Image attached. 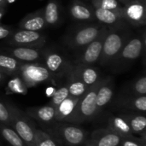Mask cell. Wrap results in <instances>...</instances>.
<instances>
[{
  "mask_svg": "<svg viewBox=\"0 0 146 146\" xmlns=\"http://www.w3.org/2000/svg\"><path fill=\"white\" fill-rule=\"evenodd\" d=\"M133 34L132 27L124 20L108 27L98 63L103 67H109Z\"/></svg>",
  "mask_w": 146,
  "mask_h": 146,
  "instance_id": "cell-1",
  "label": "cell"
},
{
  "mask_svg": "<svg viewBox=\"0 0 146 146\" xmlns=\"http://www.w3.org/2000/svg\"><path fill=\"white\" fill-rule=\"evenodd\" d=\"M145 31L143 28L141 33H133L131 36L109 67L116 74L127 71L141 56L145 55Z\"/></svg>",
  "mask_w": 146,
  "mask_h": 146,
  "instance_id": "cell-2",
  "label": "cell"
},
{
  "mask_svg": "<svg viewBox=\"0 0 146 146\" xmlns=\"http://www.w3.org/2000/svg\"><path fill=\"white\" fill-rule=\"evenodd\" d=\"M42 130L47 133L61 146L84 145L88 138L86 130L75 124L68 122L54 121Z\"/></svg>",
  "mask_w": 146,
  "mask_h": 146,
  "instance_id": "cell-3",
  "label": "cell"
},
{
  "mask_svg": "<svg viewBox=\"0 0 146 146\" xmlns=\"http://www.w3.org/2000/svg\"><path fill=\"white\" fill-rule=\"evenodd\" d=\"M104 26L101 23H89L76 26L63 38V43L71 50L78 52L98 36Z\"/></svg>",
  "mask_w": 146,
  "mask_h": 146,
  "instance_id": "cell-4",
  "label": "cell"
},
{
  "mask_svg": "<svg viewBox=\"0 0 146 146\" xmlns=\"http://www.w3.org/2000/svg\"><path fill=\"white\" fill-rule=\"evenodd\" d=\"M11 122L10 127L17 133L27 146H36V127L25 112L21 111L16 106L8 104Z\"/></svg>",
  "mask_w": 146,
  "mask_h": 146,
  "instance_id": "cell-5",
  "label": "cell"
},
{
  "mask_svg": "<svg viewBox=\"0 0 146 146\" xmlns=\"http://www.w3.org/2000/svg\"><path fill=\"white\" fill-rule=\"evenodd\" d=\"M100 80L97 84L89 87L85 94L80 98L75 108L74 119L72 121L73 124H80L90 121L98 115L96 96Z\"/></svg>",
  "mask_w": 146,
  "mask_h": 146,
  "instance_id": "cell-6",
  "label": "cell"
},
{
  "mask_svg": "<svg viewBox=\"0 0 146 146\" xmlns=\"http://www.w3.org/2000/svg\"><path fill=\"white\" fill-rule=\"evenodd\" d=\"M107 32L108 27L104 26L100 30L98 36L92 42L77 52L74 63L85 66H92L96 62H98Z\"/></svg>",
  "mask_w": 146,
  "mask_h": 146,
  "instance_id": "cell-7",
  "label": "cell"
},
{
  "mask_svg": "<svg viewBox=\"0 0 146 146\" xmlns=\"http://www.w3.org/2000/svg\"><path fill=\"white\" fill-rule=\"evenodd\" d=\"M17 76L20 77L27 88L38 86L53 79V76L45 66L36 62H22Z\"/></svg>",
  "mask_w": 146,
  "mask_h": 146,
  "instance_id": "cell-8",
  "label": "cell"
},
{
  "mask_svg": "<svg viewBox=\"0 0 146 146\" xmlns=\"http://www.w3.org/2000/svg\"><path fill=\"white\" fill-rule=\"evenodd\" d=\"M43 56L45 67L53 78L61 79L66 77L74 64L64 55L50 49L43 50Z\"/></svg>",
  "mask_w": 146,
  "mask_h": 146,
  "instance_id": "cell-9",
  "label": "cell"
},
{
  "mask_svg": "<svg viewBox=\"0 0 146 146\" xmlns=\"http://www.w3.org/2000/svg\"><path fill=\"white\" fill-rule=\"evenodd\" d=\"M6 43L9 46H21L28 48L42 49L46 43V36L40 32L18 30L7 38Z\"/></svg>",
  "mask_w": 146,
  "mask_h": 146,
  "instance_id": "cell-10",
  "label": "cell"
},
{
  "mask_svg": "<svg viewBox=\"0 0 146 146\" xmlns=\"http://www.w3.org/2000/svg\"><path fill=\"white\" fill-rule=\"evenodd\" d=\"M123 20L131 27H145L146 24V3L132 0L123 5Z\"/></svg>",
  "mask_w": 146,
  "mask_h": 146,
  "instance_id": "cell-11",
  "label": "cell"
},
{
  "mask_svg": "<svg viewBox=\"0 0 146 146\" xmlns=\"http://www.w3.org/2000/svg\"><path fill=\"white\" fill-rule=\"evenodd\" d=\"M114 107L122 113H145L146 96H133L122 92L114 103Z\"/></svg>",
  "mask_w": 146,
  "mask_h": 146,
  "instance_id": "cell-12",
  "label": "cell"
},
{
  "mask_svg": "<svg viewBox=\"0 0 146 146\" xmlns=\"http://www.w3.org/2000/svg\"><path fill=\"white\" fill-rule=\"evenodd\" d=\"M122 138L109 128L94 130L87 138L84 146H120Z\"/></svg>",
  "mask_w": 146,
  "mask_h": 146,
  "instance_id": "cell-13",
  "label": "cell"
},
{
  "mask_svg": "<svg viewBox=\"0 0 146 146\" xmlns=\"http://www.w3.org/2000/svg\"><path fill=\"white\" fill-rule=\"evenodd\" d=\"M4 51L7 55L24 63L36 62L43 56L42 49L21 46H9L4 48Z\"/></svg>",
  "mask_w": 146,
  "mask_h": 146,
  "instance_id": "cell-14",
  "label": "cell"
},
{
  "mask_svg": "<svg viewBox=\"0 0 146 146\" xmlns=\"http://www.w3.org/2000/svg\"><path fill=\"white\" fill-rule=\"evenodd\" d=\"M25 113L31 120H34L39 123L43 127V129L56 121V110L50 104L41 107H30L26 110Z\"/></svg>",
  "mask_w": 146,
  "mask_h": 146,
  "instance_id": "cell-15",
  "label": "cell"
},
{
  "mask_svg": "<svg viewBox=\"0 0 146 146\" xmlns=\"http://www.w3.org/2000/svg\"><path fill=\"white\" fill-rule=\"evenodd\" d=\"M115 92V81L110 76L107 78H102L96 96V105L98 110V114L101 111L113 98Z\"/></svg>",
  "mask_w": 146,
  "mask_h": 146,
  "instance_id": "cell-16",
  "label": "cell"
},
{
  "mask_svg": "<svg viewBox=\"0 0 146 146\" xmlns=\"http://www.w3.org/2000/svg\"><path fill=\"white\" fill-rule=\"evenodd\" d=\"M68 11L70 16L77 21H95L94 10L92 6L87 5L81 0H71Z\"/></svg>",
  "mask_w": 146,
  "mask_h": 146,
  "instance_id": "cell-17",
  "label": "cell"
},
{
  "mask_svg": "<svg viewBox=\"0 0 146 146\" xmlns=\"http://www.w3.org/2000/svg\"><path fill=\"white\" fill-rule=\"evenodd\" d=\"M45 27L47 25L44 16V8L27 15L19 22V29L21 30L39 32Z\"/></svg>",
  "mask_w": 146,
  "mask_h": 146,
  "instance_id": "cell-18",
  "label": "cell"
},
{
  "mask_svg": "<svg viewBox=\"0 0 146 146\" xmlns=\"http://www.w3.org/2000/svg\"><path fill=\"white\" fill-rule=\"evenodd\" d=\"M79 99L80 98H73L68 96L56 110L55 121L72 123Z\"/></svg>",
  "mask_w": 146,
  "mask_h": 146,
  "instance_id": "cell-19",
  "label": "cell"
},
{
  "mask_svg": "<svg viewBox=\"0 0 146 146\" xmlns=\"http://www.w3.org/2000/svg\"><path fill=\"white\" fill-rule=\"evenodd\" d=\"M66 86L68 95L73 98H81L88 90V87L81 81L78 74L74 69V64L66 75Z\"/></svg>",
  "mask_w": 146,
  "mask_h": 146,
  "instance_id": "cell-20",
  "label": "cell"
},
{
  "mask_svg": "<svg viewBox=\"0 0 146 146\" xmlns=\"http://www.w3.org/2000/svg\"><path fill=\"white\" fill-rule=\"evenodd\" d=\"M74 69L81 81L89 88L97 84L102 78L99 70L93 66H85L74 63Z\"/></svg>",
  "mask_w": 146,
  "mask_h": 146,
  "instance_id": "cell-21",
  "label": "cell"
},
{
  "mask_svg": "<svg viewBox=\"0 0 146 146\" xmlns=\"http://www.w3.org/2000/svg\"><path fill=\"white\" fill-rule=\"evenodd\" d=\"M120 115L127 122L133 135L140 137L145 134L146 118L144 115L138 113H121Z\"/></svg>",
  "mask_w": 146,
  "mask_h": 146,
  "instance_id": "cell-22",
  "label": "cell"
},
{
  "mask_svg": "<svg viewBox=\"0 0 146 146\" xmlns=\"http://www.w3.org/2000/svg\"><path fill=\"white\" fill-rule=\"evenodd\" d=\"M93 10L96 21L107 27H111L123 20V11L108 10L98 8H93Z\"/></svg>",
  "mask_w": 146,
  "mask_h": 146,
  "instance_id": "cell-23",
  "label": "cell"
},
{
  "mask_svg": "<svg viewBox=\"0 0 146 146\" xmlns=\"http://www.w3.org/2000/svg\"><path fill=\"white\" fill-rule=\"evenodd\" d=\"M107 128L117 133L122 139L124 138H135L138 136L133 135L132 130L130 129L127 122L123 119V117L119 115L116 116H111L108 120Z\"/></svg>",
  "mask_w": 146,
  "mask_h": 146,
  "instance_id": "cell-24",
  "label": "cell"
},
{
  "mask_svg": "<svg viewBox=\"0 0 146 146\" xmlns=\"http://www.w3.org/2000/svg\"><path fill=\"white\" fill-rule=\"evenodd\" d=\"M44 16L47 27H53L59 23L61 18L59 0H49L44 8Z\"/></svg>",
  "mask_w": 146,
  "mask_h": 146,
  "instance_id": "cell-25",
  "label": "cell"
},
{
  "mask_svg": "<svg viewBox=\"0 0 146 146\" xmlns=\"http://www.w3.org/2000/svg\"><path fill=\"white\" fill-rule=\"evenodd\" d=\"M22 62L15 59L14 57L0 53V71L6 75L17 76Z\"/></svg>",
  "mask_w": 146,
  "mask_h": 146,
  "instance_id": "cell-26",
  "label": "cell"
},
{
  "mask_svg": "<svg viewBox=\"0 0 146 146\" xmlns=\"http://www.w3.org/2000/svg\"><path fill=\"white\" fill-rule=\"evenodd\" d=\"M0 134L11 146H27L17 133L10 126L0 123Z\"/></svg>",
  "mask_w": 146,
  "mask_h": 146,
  "instance_id": "cell-27",
  "label": "cell"
},
{
  "mask_svg": "<svg viewBox=\"0 0 146 146\" xmlns=\"http://www.w3.org/2000/svg\"><path fill=\"white\" fill-rule=\"evenodd\" d=\"M127 94L133 96H145L146 95V76L144 74L135 80L123 92Z\"/></svg>",
  "mask_w": 146,
  "mask_h": 146,
  "instance_id": "cell-28",
  "label": "cell"
},
{
  "mask_svg": "<svg viewBox=\"0 0 146 146\" xmlns=\"http://www.w3.org/2000/svg\"><path fill=\"white\" fill-rule=\"evenodd\" d=\"M92 7L108 10L123 11V5L118 0H92Z\"/></svg>",
  "mask_w": 146,
  "mask_h": 146,
  "instance_id": "cell-29",
  "label": "cell"
},
{
  "mask_svg": "<svg viewBox=\"0 0 146 146\" xmlns=\"http://www.w3.org/2000/svg\"><path fill=\"white\" fill-rule=\"evenodd\" d=\"M68 88L66 86V85L64 84V86L59 87L57 90H56L54 92V93L52 94L51 97V100L50 104L56 110L58 108V106L68 97Z\"/></svg>",
  "mask_w": 146,
  "mask_h": 146,
  "instance_id": "cell-30",
  "label": "cell"
},
{
  "mask_svg": "<svg viewBox=\"0 0 146 146\" xmlns=\"http://www.w3.org/2000/svg\"><path fill=\"white\" fill-rule=\"evenodd\" d=\"M36 146H61L47 133L42 129L36 128Z\"/></svg>",
  "mask_w": 146,
  "mask_h": 146,
  "instance_id": "cell-31",
  "label": "cell"
},
{
  "mask_svg": "<svg viewBox=\"0 0 146 146\" xmlns=\"http://www.w3.org/2000/svg\"><path fill=\"white\" fill-rule=\"evenodd\" d=\"M11 115L8 104L0 99V123L10 126Z\"/></svg>",
  "mask_w": 146,
  "mask_h": 146,
  "instance_id": "cell-32",
  "label": "cell"
},
{
  "mask_svg": "<svg viewBox=\"0 0 146 146\" xmlns=\"http://www.w3.org/2000/svg\"><path fill=\"white\" fill-rule=\"evenodd\" d=\"M146 145V135L135 138H124L121 139L120 146H145Z\"/></svg>",
  "mask_w": 146,
  "mask_h": 146,
  "instance_id": "cell-33",
  "label": "cell"
},
{
  "mask_svg": "<svg viewBox=\"0 0 146 146\" xmlns=\"http://www.w3.org/2000/svg\"><path fill=\"white\" fill-rule=\"evenodd\" d=\"M14 32L15 30L11 27L0 24V40L9 38L14 33Z\"/></svg>",
  "mask_w": 146,
  "mask_h": 146,
  "instance_id": "cell-34",
  "label": "cell"
},
{
  "mask_svg": "<svg viewBox=\"0 0 146 146\" xmlns=\"http://www.w3.org/2000/svg\"><path fill=\"white\" fill-rule=\"evenodd\" d=\"M6 12V6H2L0 7V20L3 17Z\"/></svg>",
  "mask_w": 146,
  "mask_h": 146,
  "instance_id": "cell-35",
  "label": "cell"
},
{
  "mask_svg": "<svg viewBox=\"0 0 146 146\" xmlns=\"http://www.w3.org/2000/svg\"><path fill=\"white\" fill-rule=\"evenodd\" d=\"M6 78V74H4L2 71H0V83L3 82Z\"/></svg>",
  "mask_w": 146,
  "mask_h": 146,
  "instance_id": "cell-36",
  "label": "cell"
},
{
  "mask_svg": "<svg viewBox=\"0 0 146 146\" xmlns=\"http://www.w3.org/2000/svg\"><path fill=\"white\" fill-rule=\"evenodd\" d=\"M7 1L6 0H0V7L2 6H6L7 5Z\"/></svg>",
  "mask_w": 146,
  "mask_h": 146,
  "instance_id": "cell-37",
  "label": "cell"
},
{
  "mask_svg": "<svg viewBox=\"0 0 146 146\" xmlns=\"http://www.w3.org/2000/svg\"><path fill=\"white\" fill-rule=\"evenodd\" d=\"M122 5H124V4H126V3H127L128 2H130V1H132V0H118Z\"/></svg>",
  "mask_w": 146,
  "mask_h": 146,
  "instance_id": "cell-38",
  "label": "cell"
},
{
  "mask_svg": "<svg viewBox=\"0 0 146 146\" xmlns=\"http://www.w3.org/2000/svg\"><path fill=\"white\" fill-rule=\"evenodd\" d=\"M6 1H7V3H14L15 0H6Z\"/></svg>",
  "mask_w": 146,
  "mask_h": 146,
  "instance_id": "cell-39",
  "label": "cell"
},
{
  "mask_svg": "<svg viewBox=\"0 0 146 146\" xmlns=\"http://www.w3.org/2000/svg\"><path fill=\"white\" fill-rule=\"evenodd\" d=\"M140 1H142V2H145V3H146V0H140Z\"/></svg>",
  "mask_w": 146,
  "mask_h": 146,
  "instance_id": "cell-40",
  "label": "cell"
},
{
  "mask_svg": "<svg viewBox=\"0 0 146 146\" xmlns=\"http://www.w3.org/2000/svg\"><path fill=\"white\" fill-rule=\"evenodd\" d=\"M80 146H84V145H80Z\"/></svg>",
  "mask_w": 146,
  "mask_h": 146,
  "instance_id": "cell-41",
  "label": "cell"
},
{
  "mask_svg": "<svg viewBox=\"0 0 146 146\" xmlns=\"http://www.w3.org/2000/svg\"><path fill=\"white\" fill-rule=\"evenodd\" d=\"M91 1H92V0H91Z\"/></svg>",
  "mask_w": 146,
  "mask_h": 146,
  "instance_id": "cell-42",
  "label": "cell"
}]
</instances>
